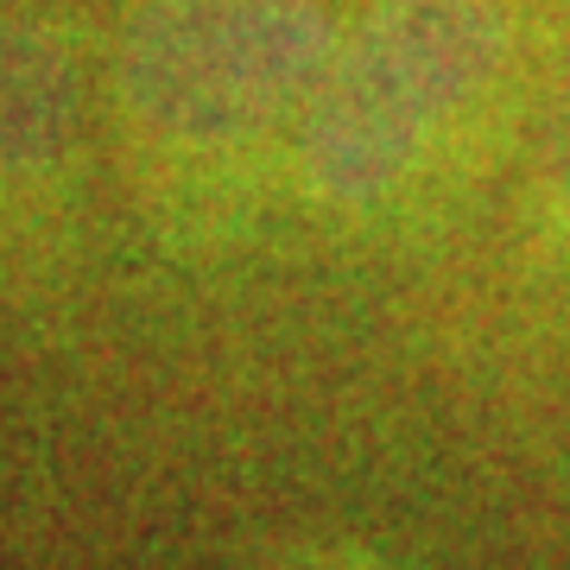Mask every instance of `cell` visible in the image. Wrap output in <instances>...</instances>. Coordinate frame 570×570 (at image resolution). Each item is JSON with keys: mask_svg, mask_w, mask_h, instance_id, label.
I'll use <instances>...</instances> for the list:
<instances>
[{"mask_svg": "<svg viewBox=\"0 0 570 570\" xmlns=\"http://www.w3.org/2000/svg\"><path fill=\"white\" fill-rule=\"evenodd\" d=\"M70 82L39 45L0 39V184H20L63 153Z\"/></svg>", "mask_w": 570, "mask_h": 570, "instance_id": "3", "label": "cell"}, {"mask_svg": "<svg viewBox=\"0 0 570 570\" xmlns=\"http://www.w3.org/2000/svg\"><path fill=\"white\" fill-rule=\"evenodd\" d=\"M266 570H374V564H362V558H324V551H311V558H279V564H266Z\"/></svg>", "mask_w": 570, "mask_h": 570, "instance_id": "4", "label": "cell"}, {"mask_svg": "<svg viewBox=\"0 0 570 570\" xmlns=\"http://www.w3.org/2000/svg\"><path fill=\"white\" fill-rule=\"evenodd\" d=\"M330 45L305 0H171L121 51V121L165 165L298 146Z\"/></svg>", "mask_w": 570, "mask_h": 570, "instance_id": "2", "label": "cell"}, {"mask_svg": "<svg viewBox=\"0 0 570 570\" xmlns=\"http://www.w3.org/2000/svg\"><path fill=\"white\" fill-rule=\"evenodd\" d=\"M501 39L475 0H393L330 45L292 159L343 216H381L444 178L494 89Z\"/></svg>", "mask_w": 570, "mask_h": 570, "instance_id": "1", "label": "cell"}]
</instances>
